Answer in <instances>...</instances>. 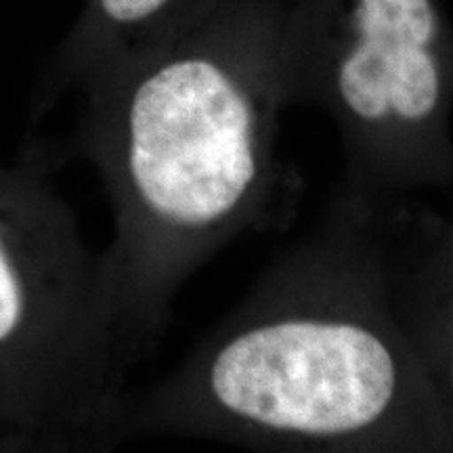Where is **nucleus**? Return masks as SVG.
<instances>
[{"label": "nucleus", "mask_w": 453, "mask_h": 453, "mask_svg": "<svg viewBox=\"0 0 453 453\" xmlns=\"http://www.w3.org/2000/svg\"><path fill=\"white\" fill-rule=\"evenodd\" d=\"M382 271L390 309L445 418L453 413V280L424 225L393 203L382 214Z\"/></svg>", "instance_id": "5"}, {"label": "nucleus", "mask_w": 453, "mask_h": 453, "mask_svg": "<svg viewBox=\"0 0 453 453\" xmlns=\"http://www.w3.org/2000/svg\"><path fill=\"white\" fill-rule=\"evenodd\" d=\"M61 160L38 147L0 166V433L13 451L122 443L130 365L111 327L101 254L50 183Z\"/></svg>", "instance_id": "3"}, {"label": "nucleus", "mask_w": 453, "mask_h": 453, "mask_svg": "<svg viewBox=\"0 0 453 453\" xmlns=\"http://www.w3.org/2000/svg\"><path fill=\"white\" fill-rule=\"evenodd\" d=\"M4 451H13V445H11L9 439L0 433V453H4Z\"/></svg>", "instance_id": "7"}, {"label": "nucleus", "mask_w": 453, "mask_h": 453, "mask_svg": "<svg viewBox=\"0 0 453 453\" xmlns=\"http://www.w3.org/2000/svg\"><path fill=\"white\" fill-rule=\"evenodd\" d=\"M219 0H93L81 36L82 76L97 82L128 61L150 53L211 11Z\"/></svg>", "instance_id": "6"}, {"label": "nucleus", "mask_w": 453, "mask_h": 453, "mask_svg": "<svg viewBox=\"0 0 453 453\" xmlns=\"http://www.w3.org/2000/svg\"><path fill=\"white\" fill-rule=\"evenodd\" d=\"M382 212L336 191L225 319L147 393L120 434L286 453H410L453 443L390 309Z\"/></svg>", "instance_id": "2"}, {"label": "nucleus", "mask_w": 453, "mask_h": 453, "mask_svg": "<svg viewBox=\"0 0 453 453\" xmlns=\"http://www.w3.org/2000/svg\"><path fill=\"white\" fill-rule=\"evenodd\" d=\"M277 0H219L173 41L90 84L73 154L104 180L107 309L133 367L162 342L183 283L226 243L271 229L288 194Z\"/></svg>", "instance_id": "1"}, {"label": "nucleus", "mask_w": 453, "mask_h": 453, "mask_svg": "<svg viewBox=\"0 0 453 453\" xmlns=\"http://www.w3.org/2000/svg\"><path fill=\"white\" fill-rule=\"evenodd\" d=\"M288 105L330 118L340 194L390 206L449 168L453 44L437 0H277Z\"/></svg>", "instance_id": "4"}]
</instances>
